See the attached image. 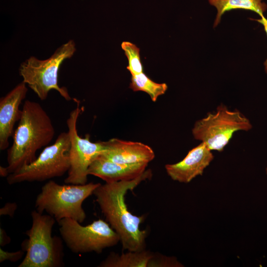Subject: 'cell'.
Here are the masks:
<instances>
[{
  "instance_id": "cell-8",
  "label": "cell",
  "mask_w": 267,
  "mask_h": 267,
  "mask_svg": "<svg viewBox=\"0 0 267 267\" xmlns=\"http://www.w3.org/2000/svg\"><path fill=\"white\" fill-rule=\"evenodd\" d=\"M61 238L67 247L75 254L94 252L99 254L108 247L117 245L120 239L110 224L102 219L82 225L71 218L58 222Z\"/></svg>"
},
{
  "instance_id": "cell-9",
  "label": "cell",
  "mask_w": 267,
  "mask_h": 267,
  "mask_svg": "<svg viewBox=\"0 0 267 267\" xmlns=\"http://www.w3.org/2000/svg\"><path fill=\"white\" fill-rule=\"evenodd\" d=\"M75 102L76 107L70 113L66 121L70 140V167L64 182L67 184H84L87 182L88 169L103 152V145L102 141L91 142L89 135L83 138L78 134L77 121L83 107L80 108V101L75 99Z\"/></svg>"
},
{
  "instance_id": "cell-2",
  "label": "cell",
  "mask_w": 267,
  "mask_h": 267,
  "mask_svg": "<svg viewBox=\"0 0 267 267\" xmlns=\"http://www.w3.org/2000/svg\"><path fill=\"white\" fill-rule=\"evenodd\" d=\"M7 150L6 167L9 175L33 162L38 150L47 146L53 139L55 129L52 121L42 105L26 100L22 115Z\"/></svg>"
},
{
  "instance_id": "cell-11",
  "label": "cell",
  "mask_w": 267,
  "mask_h": 267,
  "mask_svg": "<svg viewBox=\"0 0 267 267\" xmlns=\"http://www.w3.org/2000/svg\"><path fill=\"white\" fill-rule=\"evenodd\" d=\"M28 89L23 81L0 99V150L6 149L12 137L15 123L22 115L20 105L26 97Z\"/></svg>"
},
{
  "instance_id": "cell-4",
  "label": "cell",
  "mask_w": 267,
  "mask_h": 267,
  "mask_svg": "<svg viewBox=\"0 0 267 267\" xmlns=\"http://www.w3.org/2000/svg\"><path fill=\"white\" fill-rule=\"evenodd\" d=\"M100 184L89 182L61 185L50 180L43 186L37 195L36 210L42 214L46 212L57 222L64 218H71L82 223L86 218L83 203Z\"/></svg>"
},
{
  "instance_id": "cell-14",
  "label": "cell",
  "mask_w": 267,
  "mask_h": 267,
  "mask_svg": "<svg viewBox=\"0 0 267 267\" xmlns=\"http://www.w3.org/2000/svg\"><path fill=\"white\" fill-rule=\"evenodd\" d=\"M154 253L144 250L130 251L119 254L115 252L109 255L99 265L100 267H148Z\"/></svg>"
},
{
  "instance_id": "cell-6",
  "label": "cell",
  "mask_w": 267,
  "mask_h": 267,
  "mask_svg": "<svg viewBox=\"0 0 267 267\" xmlns=\"http://www.w3.org/2000/svg\"><path fill=\"white\" fill-rule=\"evenodd\" d=\"M70 147L68 132L61 133L54 143L46 146L33 162L9 174L7 182L43 181L63 176L70 167Z\"/></svg>"
},
{
  "instance_id": "cell-22",
  "label": "cell",
  "mask_w": 267,
  "mask_h": 267,
  "mask_svg": "<svg viewBox=\"0 0 267 267\" xmlns=\"http://www.w3.org/2000/svg\"><path fill=\"white\" fill-rule=\"evenodd\" d=\"M255 20L263 25L265 31L267 35V19L264 16L261 17L260 19H256ZM264 65L265 71L267 74V58L264 63Z\"/></svg>"
},
{
  "instance_id": "cell-3",
  "label": "cell",
  "mask_w": 267,
  "mask_h": 267,
  "mask_svg": "<svg viewBox=\"0 0 267 267\" xmlns=\"http://www.w3.org/2000/svg\"><path fill=\"white\" fill-rule=\"evenodd\" d=\"M31 227L26 231L28 238L22 243L26 255L18 267H61L64 266L63 239L52 236L56 220L51 216L31 213Z\"/></svg>"
},
{
  "instance_id": "cell-7",
  "label": "cell",
  "mask_w": 267,
  "mask_h": 267,
  "mask_svg": "<svg viewBox=\"0 0 267 267\" xmlns=\"http://www.w3.org/2000/svg\"><path fill=\"white\" fill-rule=\"evenodd\" d=\"M252 128L250 120L241 112L230 110L222 104L216 111L196 121L192 134L195 139L204 143L211 151L222 152L234 133Z\"/></svg>"
},
{
  "instance_id": "cell-1",
  "label": "cell",
  "mask_w": 267,
  "mask_h": 267,
  "mask_svg": "<svg viewBox=\"0 0 267 267\" xmlns=\"http://www.w3.org/2000/svg\"><path fill=\"white\" fill-rule=\"evenodd\" d=\"M152 175L151 170H146L134 179L100 184L93 191L96 202L106 221L119 236L123 250H145L148 232L139 228L145 217L134 215L129 211L125 195L129 190H133L142 181L151 178Z\"/></svg>"
},
{
  "instance_id": "cell-19",
  "label": "cell",
  "mask_w": 267,
  "mask_h": 267,
  "mask_svg": "<svg viewBox=\"0 0 267 267\" xmlns=\"http://www.w3.org/2000/svg\"><path fill=\"white\" fill-rule=\"evenodd\" d=\"M24 252L23 250L10 252L0 248V263L5 261L16 262L23 257Z\"/></svg>"
},
{
  "instance_id": "cell-16",
  "label": "cell",
  "mask_w": 267,
  "mask_h": 267,
  "mask_svg": "<svg viewBox=\"0 0 267 267\" xmlns=\"http://www.w3.org/2000/svg\"><path fill=\"white\" fill-rule=\"evenodd\" d=\"M129 88L134 91L147 93L151 100L156 101L159 96L165 94L168 89L166 83H157L150 79L143 72L132 75Z\"/></svg>"
},
{
  "instance_id": "cell-23",
  "label": "cell",
  "mask_w": 267,
  "mask_h": 267,
  "mask_svg": "<svg viewBox=\"0 0 267 267\" xmlns=\"http://www.w3.org/2000/svg\"><path fill=\"white\" fill-rule=\"evenodd\" d=\"M0 175L2 177H7L9 175L6 167H0Z\"/></svg>"
},
{
  "instance_id": "cell-18",
  "label": "cell",
  "mask_w": 267,
  "mask_h": 267,
  "mask_svg": "<svg viewBox=\"0 0 267 267\" xmlns=\"http://www.w3.org/2000/svg\"><path fill=\"white\" fill-rule=\"evenodd\" d=\"M181 265L176 258L154 254L148 267H181Z\"/></svg>"
},
{
  "instance_id": "cell-21",
  "label": "cell",
  "mask_w": 267,
  "mask_h": 267,
  "mask_svg": "<svg viewBox=\"0 0 267 267\" xmlns=\"http://www.w3.org/2000/svg\"><path fill=\"white\" fill-rule=\"evenodd\" d=\"M11 241L10 237L7 235L5 231L0 228V245L1 247H3L5 245L9 244Z\"/></svg>"
},
{
  "instance_id": "cell-24",
  "label": "cell",
  "mask_w": 267,
  "mask_h": 267,
  "mask_svg": "<svg viewBox=\"0 0 267 267\" xmlns=\"http://www.w3.org/2000/svg\"><path fill=\"white\" fill-rule=\"evenodd\" d=\"M266 174L267 175V167L266 169Z\"/></svg>"
},
{
  "instance_id": "cell-12",
  "label": "cell",
  "mask_w": 267,
  "mask_h": 267,
  "mask_svg": "<svg viewBox=\"0 0 267 267\" xmlns=\"http://www.w3.org/2000/svg\"><path fill=\"white\" fill-rule=\"evenodd\" d=\"M103 151L100 155L113 162L124 164L149 163L155 157L153 150L140 142L113 138L102 141Z\"/></svg>"
},
{
  "instance_id": "cell-5",
  "label": "cell",
  "mask_w": 267,
  "mask_h": 267,
  "mask_svg": "<svg viewBox=\"0 0 267 267\" xmlns=\"http://www.w3.org/2000/svg\"><path fill=\"white\" fill-rule=\"evenodd\" d=\"M75 43L70 40L60 46L54 53L45 60H40L31 56L22 62L19 68V73L23 82L44 100L46 99L48 92L52 89L57 91L65 100L72 99L68 90L58 84L59 67L63 61L70 58L76 51Z\"/></svg>"
},
{
  "instance_id": "cell-17",
  "label": "cell",
  "mask_w": 267,
  "mask_h": 267,
  "mask_svg": "<svg viewBox=\"0 0 267 267\" xmlns=\"http://www.w3.org/2000/svg\"><path fill=\"white\" fill-rule=\"evenodd\" d=\"M121 47L128 58V65L127 69L131 75H136L143 72L139 48L135 44L127 41L122 42Z\"/></svg>"
},
{
  "instance_id": "cell-15",
  "label": "cell",
  "mask_w": 267,
  "mask_h": 267,
  "mask_svg": "<svg viewBox=\"0 0 267 267\" xmlns=\"http://www.w3.org/2000/svg\"><path fill=\"white\" fill-rule=\"evenodd\" d=\"M209 2L217 10L214 27L219 24L222 15L226 11L241 9L254 11L262 17L267 8V5L262 0H209Z\"/></svg>"
},
{
  "instance_id": "cell-20",
  "label": "cell",
  "mask_w": 267,
  "mask_h": 267,
  "mask_svg": "<svg viewBox=\"0 0 267 267\" xmlns=\"http://www.w3.org/2000/svg\"><path fill=\"white\" fill-rule=\"evenodd\" d=\"M17 208L15 202H7L0 209V216L8 215L12 217Z\"/></svg>"
},
{
  "instance_id": "cell-10",
  "label": "cell",
  "mask_w": 267,
  "mask_h": 267,
  "mask_svg": "<svg viewBox=\"0 0 267 267\" xmlns=\"http://www.w3.org/2000/svg\"><path fill=\"white\" fill-rule=\"evenodd\" d=\"M214 159L212 151L201 142L191 149L180 161L167 164L165 168L168 175L174 180L188 183L203 174L205 169Z\"/></svg>"
},
{
  "instance_id": "cell-13",
  "label": "cell",
  "mask_w": 267,
  "mask_h": 267,
  "mask_svg": "<svg viewBox=\"0 0 267 267\" xmlns=\"http://www.w3.org/2000/svg\"><path fill=\"white\" fill-rule=\"evenodd\" d=\"M148 163L120 164L98 156L90 165L88 173L111 183L134 179L145 171Z\"/></svg>"
}]
</instances>
